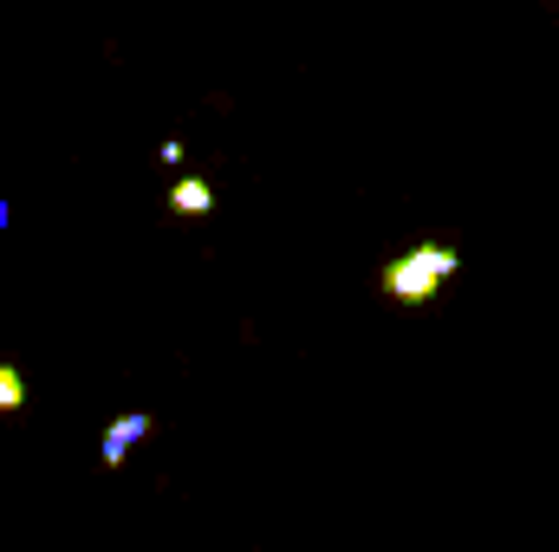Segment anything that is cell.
Instances as JSON below:
<instances>
[{
	"mask_svg": "<svg viewBox=\"0 0 559 552\" xmlns=\"http://www.w3.org/2000/svg\"><path fill=\"white\" fill-rule=\"evenodd\" d=\"M143 435H150V410H131V416H118L105 435H98V455H105V468H124V455L138 448Z\"/></svg>",
	"mask_w": 559,
	"mask_h": 552,
	"instance_id": "2",
	"label": "cell"
},
{
	"mask_svg": "<svg viewBox=\"0 0 559 552\" xmlns=\"http://www.w3.org/2000/svg\"><path fill=\"white\" fill-rule=\"evenodd\" d=\"M554 7H559V0H554Z\"/></svg>",
	"mask_w": 559,
	"mask_h": 552,
	"instance_id": "5",
	"label": "cell"
},
{
	"mask_svg": "<svg viewBox=\"0 0 559 552\" xmlns=\"http://www.w3.org/2000/svg\"><path fill=\"white\" fill-rule=\"evenodd\" d=\"M462 274V254L455 248H436V241H417L411 254H397V261H384V292L397 299V305H429L449 279Z\"/></svg>",
	"mask_w": 559,
	"mask_h": 552,
	"instance_id": "1",
	"label": "cell"
},
{
	"mask_svg": "<svg viewBox=\"0 0 559 552\" xmlns=\"http://www.w3.org/2000/svg\"><path fill=\"white\" fill-rule=\"evenodd\" d=\"M20 404H26V377H20L13 364H0V416L20 410Z\"/></svg>",
	"mask_w": 559,
	"mask_h": 552,
	"instance_id": "4",
	"label": "cell"
},
{
	"mask_svg": "<svg viewBox=\"0 0 559 552\" xmlns=\"http://www.w3.org/2000/svg\"><path fill=\"white\" fill-rule=\"evenodd\" d=\"M169 208H176V215H209V208H215V189H209L202 176H182V182L169 189Z\"/></svg>",
	"mask_w": 559,
	"mask_h": 552,
	"instance_id": "3",
	"label": "cell"
}]
</instances>
